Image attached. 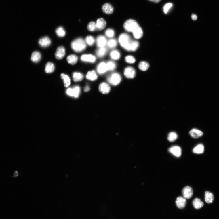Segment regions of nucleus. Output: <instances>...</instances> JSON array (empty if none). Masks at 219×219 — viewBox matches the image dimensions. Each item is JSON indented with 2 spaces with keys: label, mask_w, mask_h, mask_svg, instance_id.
<instances>
[{
  "label": "nucleus",
  "mask_w": 219,
  "mask_h": 219,
  "mask_svg": "<svg viewBox=\"0 0 219 219\" xmlns=\"http://www.w3.org/2000/svg\"><path fill=\"white\" fill-rule=\"evenodd\" d=\"M72 49L75 51L80 52L86 49V43L81 38H79L74 40L71 44Z\"/></svg>",
  "instance_id": "1"
},
{
  "label": "nucleus",
  "mask_w": 219,
  "mask_h": 219,
  "mask_svg": "<svg viewBox=\"0 0 219 219\" xmlns=\"http://www.w3.org/2000/svg\"><path fill=\"white\" fill-rule=\"evenodd\" d=\"M133 40L130 37L125 33L121 34L119 38V42L121 46L127 51H130V46Z\"/></svg>",
  "instance_id": "2"
},
{
  "label": "nucleus",
  "mask_w": 219,
  "mask_h": 219,
  "mask_svg": "<svg viewBox=\"0 0 219 219\" xmlns=\"http://www.w3.org/2000/svg\"><path fill=\"white\" fill-rule=\"evenodd\" d=\"M140 26L134 20L129 19L126 20L124 24L125 30L128 32H134Z\"/></svg>",
  "instance_id": "3"
},
{
  "label": "nucleus",
  "mask_w": 219,
  "mask_h": 219,
  "mask_svg": "<svg viewBox=\"0 0 219 219\" xmlns=\"http://www.w3.org/2000/svg\"><path fill=\"white\" fill-rule=\"evenodd\" d=\"M107 79L111 84L113 86H116L121 82V77L118 73H114L110 74L107 78Z\"/></svg>",
  "instance_id": "4"
},
{
  "label": "nucleus",
  "mask_w": 219,
  "mask_h": 219,
  "mask_svg": "<svg viewBox=\"0 0 219 219\" xmlns=\"http://www.w3.org/2000/svg\"><path fill=\"white\" fill-rule=\"evenodd\" d=\"M124 74L127 78L132 79L135 77L136 72L134 68L129 66L126 67L125 69Z\"/></svg>",
  "instance_id": "5"
},
{
  "label": "nucleus",
  "mask_w": 219,
  "mask_h": 219,
  "mask_svg": "<svg viewBox=\"0 0 219 219\" xmlns=\"http://www.w3.org/2000/svg\"><path fill=\"white\" fill-rule=\"evenodd\" d=\"M183 197L186 199H191L193 195V191L190 186H187L183 188L182 191Z\"/></svg>",
  "instance_id": "6"
},
{
  "label": "nucleus",
  "mask_w": 219,
  "mask_h": 219,
  "mask_svg": "<svg viewBox=\"0 0 219 219\" xmlns=\"http://www.w3.org/2000/svg\"><path fill=\"white\" fill-rule=\"evenodd\" d=\"M169 151L177 157H180L181 155V149L178 146H173L169 149Z\"/></svg>",
  "instance_id": "7"
},
{
  "label": "nucleus",
  "mask_w": 219,
  "mask_h": 219,
  "mask_svg": "<svg viewBox=\"0 0 219 219\" xmlns=\"http://www.w3.org/2000/svg\"><path fill=\"white\" fill-rule=\"evenodd\" d=\"M65 49L64 47L60 46L58 47L55 53V56L57 59H62L65 56Z\"/></svg>",
  "instance_id": "8"
},
{
  "label": "nucleus",
  "mask_w": 219,
  "mask_h": 219,
  "mask_svg": "<svg viewBox=\"0 0 219 219\" xmlns=\"http://www.w3.org/2000/svg\"><path fill=\"white\" fill-rule=\"evenodd\" d=\"M186 199L184 197L180 196L178 197L176 201V206L180 209H183L186 204Z\"/></svg>",
  "instance_id": "9"
},
{
  "label": "nucleus",
  "mask_w": 219,
  "mask_h": 219,
  "mask_svg": "<svg viewBox=\"0 0 219 219\" xmlns=\"http://www.w3.org/2000/svg\"><path fill=\"white\" fill-rule=\"evenodd\" d=\"M107 43V42L105 37L103 35L98 36L96 40L97 45L99 48L104 47Z\"/></svg>",
  "instance_id": "10"
},
{
  "label": "nucleus",
  "mask_w": 219,
  "mask_h": 219,
  "mask_svg": "<svg viewBox=\"0 0 219 219\" xmlns=\"http://www.w3.org/2000/svg\"><path fill=\"white\" fill-rule=\"evenodd\" d=\"M96 23V30L99 31L104 29L105 28L106 24V21L102 18L98 19Z\"/></svg>",
  "instance_id": "11"
},
{
  "label": "nucleus",
  "mask_w": 219,
  "mask_h": 219,
  "mask_svg": "<svg viewBox=\"0 0 219 219\" xmlns=\"http://www.w3.org/2000/svg\"><path fill=\"white\" fill-rule=\"evenodd\" d=\"M39 44L41 47H46L50 45L51 41L48 37H45L40 39L39 41Z\"/></svg>",
  "instance_id": "12"
},
{
  "label": "nucleus",
  "mask_w": 219,
  "mask_h": 219,
  "mask_svg": "<svg viewBox=\"0 0 219 219\" xmlns=\"http://www.w3.org/2000/svg\"><path fill=\"white\" fill-rule=\"evenodd\" d=\"M99 90L100 92L104 94L108 93L111 90L109 85L106 83H101L99 85Z\"/></svg>",
  "instance_id": "13"
},
{
  "label": "nucleus",
  "mask_w": 219,
  "mask_h": 219,
  "mask_svg": "<svg viewBox=\"0 0 219 219\" xmlns=\"http://www.w3.org/2000/svg\"><path fill=\"white\" fill-rule=\"evenodd\" d=\"M103 12L107 14H110L113 12V7L110 3H107L104 4L102 7Z\"/></svg>",
  "instance_id": "14"
},
{
  "label": "nucleus",
  "mask_w": 219,
  "mask_h": 219,
  "mask_svg": "<svg viewBox=\"0 0 219 219\" xmlns=\"http://www.w3.org/2000/svg\"><path fill=\"white\" fill-rule=\"evenodd\" d=\"M81 60L83 62L94 63L96 61V58L92 55L85 54L81 56Z\"/></svg>",
  "instance_id": "15"
},
{
  "label": "nucleus",
  "mask_w": 219,
  "mask_h": 219,
  "mask_svg": "<svg viewBox=\"0 0 219 219\" xmlns=\"http://www.w3.org/2000/svg\"><path fill=\"white\" fill-rule=\"evenodd\" d=\"M97 71L98 73L100 74H104L108 71L106 63L103 62L100 63L98 66Z\"/></svg>",
  "instance_id": "16"
},
{
  "label": "nucleus",
  "mask_w": 219,
  "mask_h": 219,
  "mask_svg": "<svg viewBox=\"0 0 219 219\" xmlns=\"http://www.w3.org/2000/svg\"><path fill=\"white\" fill-rule=\"evenodd\" d=\"M189 133L191 136L194 138H198L203 135V133L202 132L195 129H192Z\"/></svg>",
  "instance_id": "17"
},
{
  "label": "nucleus",
  "mask_w": 219,
  "mask_h": 219,
  "mask_svg": "<svg viewBox=\"0 0 219 219\" xmlns=\"http://www.w3.org/2000/svg\"><path fill=\"white\" fill-rule=\"evenodd\" d=\"M214 196L210 191H206L205 193V200L207 204H211L214 200Z\"/></svg>",
  "instance_id": "18"
},
{
  "label": "nucleus",
  "mask_w": 219,
  "mask_h": 219,
  "mask_svg": "<svg viewBox=\"0 0 219 219\" xmlns=\"http://www.w3.org/2000/svg\"><path fill=\"white\" fill-rule=\"evenodd\" d=\"M41 53L38 51H35L32 53L31 57V60L35 63H38L41 59Z\"/></svg>",
  "instance_id": "19"
},
{
  "label": "nucleus",
  "mask_w": 219,
  "mask_h": 219,
  "mask_svg": "<svg viewBox=\"0 0 219 219\" xmlns=\"http://www.w3.org/2000/svg\"><path fill=\"white\" fill-rule=\"evenodd\" d=\"M98 77L97 74L94 71H89L86 75L87 79L91 81H95L98 79Z\"/></svg>",
  "instance_id": "20"
},
{
  "label": "nucleus",
  "mask_w": 219,
  "mask_h": 219,
  "mask_svg": "<svg viewBox=\"0 0 219 219\" xmlns=\"http://www.w3.org/2000/svg\"><path fill=\"white\" fill-rule=\"evenodd\" d=\"M78 57L75 55H71L68 56L67 58L68 62L72 65L75 64L77 62Z\"/></svg>",
  "instance_id": "21"
},
{
  "label": "nucleus",
  "mask_w": 219,
  "mask_h": 219,
  "mask_svg": "<svg viewBox=\"0 0 219 219\" xmlns=\"http://www.w3.org/2000/svg\"><path fill=\"white\" fill-rule=\"evenodd\" d=\"M73 78L75 82L81 81L83 79L84 75L81 73L75 72L73 73Z\"/></svg>",
  "instance_id": "22"
},
{
  "label": "nucleus",
  "mask_w": 219,
  "mask_h": 219,
  "mask_svg": "<svg viewBox=\"0 0 219 219\" xmlns=\"http://www.w3.org/2000/svg\"><path fill=\"white\" fill-rule=\"evenodd\" d=\"M193 205L196 209H199L203 207V203L199 199L196 198L193 201Z\"/></svg>",
  "instance_id": "23"
},
{
  "label": "nucleus",
  "mask_w": 219,
  "mask_h": 219,
  "mask_svg": "<svg viewBox=\"0 0 219 219\" xmlns=\"http://www.w3.org/2000/svg\"><path fill=\"white\" fill-rule=\"evenodd\" d=\"M132 33L134 38L137 39L141 38L143 35V31L140 26Z\"/></svg>",
  "instance_id": "24"
},
{
  "label": "nucleus",
  "mask_w": 219,
  "mask_h": 219,
  "mask_svg": "<svg viewBox=\"0 0 219 219\" xmlns=\"http://www.w3.org/2000/svg\"><path fill=\"white\" fill-rule=\"evenodd\" d=\"M62 79L63 80L64 86L66 87H68L71 84V79L69 77L64 74L62 73L61 75Z\"/></svg>",
  "instance_id": "25"
},
{
  "label": "nucleus",
  "mask_w": 219,
  "mask_h": 219,
  "mask_svg": "<svg viewBox=\"0 0 219 219\" xmlns=\"http://www.w3.org/2000/svg\"><path fill=\"white\" fill-rule=\"evenodd\" d=\"M204 146L202 144H199L195 147L193 150L194 153L200 154L204 153Z\"/></svg>",
  "instance_id": "26"
},
{
  "label": "nucleus",
  "mask_w": 219,
  "mask_h": 219,
  "mask_svg": "<svg viewBox=\"0 0 219 219\" xmlns=\"http://www.w3.org/2000/svg\"><path fill=\"white\" fill-rule=\"evenodd\" d=\"M55 67L53 64L51 62H47L46 65L45 71L47 73H51L54 71Z\"/></svg>",
  "instance_id": "27"
},
{
  "label": "nucleus",
  "mask_w": 219,
  "mask_h": 219,
  "mask_svg": "<svg viewBox=\"0 0 219 219\" xmlns=\"http://www.w3.org/2000/svg\"><path fill=\"white\" fill-rule=\"evenodd\" d=\"M107 52V49L105 47L100 48L96 51V54L100 58L104 57Z\"/></svg>",
  "instance_id": "28"
},
{
  "label": "nucleus",
  "mask_w": 219,
  "mask_h": 219,
  "mask_svg": "<svg viewBox=\"0 0 219 219\" xmlns=\"http://www.w3.org/2000/svg\"><path fill=\"white\" fill-rule=\"evenodd\" d=\"M178 137V135L176 132H170L168 135V140L169 142H172L177 140Z\"/></svg>",
  "instance_id": "29"
},
{
  "label": "nucleus",
  "mask_w": 219,
  "mask_h": 219,
  "mask_svg": "<svg viewBox=\"0 0 219 219\" xmlns=\"http://www.w3.org/2000/svg\"><path fill=\"white\" fill-rule=\"evenodd\" d=\"M110 56L113 59L117 60L119 59L121 55L119 51L117 50H114L111 52Z\"/></svg>",
  "instance_id": "30"
},
{
  "label": "nucleus",
  "mask_w": 219,
  "mask_h": 219,
  "mask_svg": "<svg viewBox=\"0 0 219 219\" xmlns=\"http://www.w3.org/2000/svg\"><path fill=\"white\" fill-rule=\"evenodd\" d=\"M149 67L148 64L146 62L142 61L138 65V68L141 70L145 71L147 70Z\"/></svg>",
  "instance_id": "31"
},
{
  "label": "nucleus",
  "mask_w": 219,
  "mask_h": 219,
  "mask_svg": "<svg viewBox=\"0 0 219 219\" xmlns=\"http://www.w3.org/2000/svg\"><path fill=\"white\" fill-rule=\"evenodd\" d=\"M56 32L57 35L60 37H63L66 35L65 30L61 26L57 28L56 30Z\"/></svg>",
  "instance_id": "32"
},
{
  "label": "nucleus",
  "mask_w": 219,
  "mask_h": 219,
  "mask_svg": "<svg viewBox=\"0 0 219 219\" xmlns=\"http://www.w3.org/2000/svg\"><path fill=\"white\" fill-rule=\"evenodd\" d=\"M108 71H113L116 68V65L115 63L112 61H109L106 63Z\"/></svg>",
  "instance_id": "33"
},
{
  "label": "nucleus",
  "mask_w": 219,
  "mask_h": 219,
  "mask_svg": "<svg viewBox=\"0 0 219 219\" xmlns=\"http://www.w3.org/2000/svg\"><path fill=\"white\" fill-rule=\"evenodd\" d=\"M107 44L109 47L113 49L116 46L117 44V41L115 39H111L108 41Z\"/></svg>",
  "instance_id": "34"
},
{
  "label": "nucleus",
  "mask_w": 219,
  "mask_h": 219,
  "mask_svg": "<svg viewBox=\"0 0 219 219\" xmlns=\"http://www.w3.org/2000/svg\"><path fill=\"white\" fill-rule=\"evenodd\" d=\"M86 43L90 46H93L95 42V39L94 37L92 36H88L85 39Z\"/></svg>",
  "instance_id": "35"
},
{
  "label": "nucleus",
  "mask_w": 219,
  "mask_h": 219,
  "mask_svg": "<svg viewBox=\"0 0 219 219\" xmlns=\"http://www.w3.org/2000/svg\"><path fill=\"white\" fill-rule=\"evenodd\" d=\"M139 47L138 42L136 41H132L130 47V51H136Z\"/></svg>",
  "instance_id": "36"
},
{
  "label": "nucleus",
  "mask_w": 219,
  "mask_h": 219,
  "mask_svg": "<svg viewBox=\"0 0 219 219\" xmlns=\"http://www.w3.org/2000/svg\"><path fill=\"white\" fill-rule=\"evenodd\" d=\"M88 30L90 31H93L96 30V23L92 21L89 22L87 26Z\"/></svg>",
  "instance_id": "37"
},
{
  "label": "nucleus",
  "mask_w": 219,
  "mask_h": 219,
  "mask_svg": "<svg viewBox=\"0 0 219 219\" xmlns=\"http://www.w3.org/2000/svg\"><path fill=\"white\" fill-rule=\"evenodd\" d=\"M105 34L109 38H112L115 35V32L114 30L111 29H107L105 31Z\"/></svg>",
  "instance_id": "38"
},
{
  "label": "nucleus",
  "mask_w": 219,
  "mask_h": 219,
  "mask_svg": "<svg viewBox=\"0 0 219 219\" xmlns=\"http://www.w3.org/2000/svg\"><path fill=\"white\" fill-rule=\"evenodd\" d=\"M125 60L127 62L130 64L134 63L136 61L135 58L132 56H126L125 58Z\"/></svg>",
  "instance_id": "39"
},
{
  "label": "nucleus",
  "mask_w": 219,
  "mask_h": 219,
  "mask_svg": "<svg viewBox=\"0 0 219 219\" xmlns=\"http://www.w3.org/2000/svg\"><path fill=\"white\" fill-rule=\"evenodd\" d=\"M74 90V97L77 98L79 97V95L80 92H81V89L80 87L77 86L74 87L73 88Z\"/></svg>",
  "instance_id": "40"
},
{
  "label": "nucleus",
  "mask_w": 219,
  "mask_h": 219,
  "mask_svg": "<svg viewBox=\"0 0 219 219\" xmlns=\"http://www.w3.org/2000/svg\"><path fill=\"white\" fill-rule=\"evenodd\" d=\"M173 6V4L171 3H169L165 4L163 7V11L165 14H167L169 10Z\"/></svg>",
  "instance_id": "41"
},
{
  "label": "nucleus",
  "mask_w": 219,
  "mask_h": 219,
  "mask_svg": "<svg viewBox=\"0 0 219 219\" xmlns=\"http://www.w3.org/2000/svg\"><path fill=\"white\" fill-rule=\"evenodd\" d=\"M66 93L67 94L71 97H74L73 88H69L66 90Z\"/></svg>",
  "instance_id": "42"
},
{
  "label": "nucleus",
  "mask_w": 219,
  "mask_h": 219,
  "mask_svg": "<svg viewBox=\"0 0 219 219\" xmlns=\"http://www.w3.org/2000/svg\"><path fill=\"white\" fill-rule=\"evenodd\" d=\"M19 172L17 170H16L14 172L13 177L16 178L18 177L19 175Z\"/></svg>",
  "instance_id": "43"
},
{
  "label": "nucleus",
  "mask_w": 219,
  "mask_h": 219,
  "mask_svg": "<svg viewBox=\"0 0 219 219\" xmlns=\"http://www.w3.org/2000/svg\"><path fill=\"white\" fill-rule=\"evenodd\" d=\"M90 89V87L87 85L84 88V91L85 92H88Z\"/></svg>",
  "instance_id": "44"
},
{
  "label": "nucleus",
  "mask_w": 219,
  "mask_h": 219,
  "mask_svg": "<svg viewBox=\"0 0 219 219\" xmlns=\"http://www.w3.org/2000/svg\"><path fill=\"white\" fill-rule=\"evenodd\" d=\"M191 18L192 20H195L197 19V16L195 14H192L191 15Z\"/></svg>",
  "instance_id": "45"
},
{
  "label": "nucleus",
  "mask_w": 219,
  "mask_h": 219,
  "mask_svg": "<svg viewBox=\"0 0 219 219\" xmlns=\"http://www.w3.org/2000/svg\"><path fill=\"white\" fill-rule=\"evenodd\" d=\"M149 1L155 3H157L161 1V0H149Z\"/></svg>",
  "instance_id": "46"
}]
</instances>
